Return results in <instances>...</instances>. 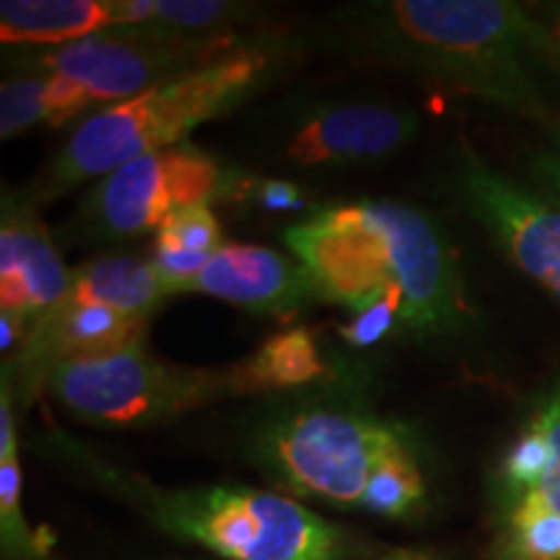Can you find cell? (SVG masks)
Masks as SVG:
<instances>
[{
  "mask_svg": "<svg viewBox=\"0 0 560 560\" xmlns=\"http://www.w3.org/2000/svg\"><path fill=\"white\" fill-rule=\"evenodd\" d=\"M314 296L361 314L392 306L402 327L452 332L470 317L459 265L420 210L395 200L325 208L285 229Z\"/></svg>",
  "mask_w": 560,
  "mask_h": 560,
  "instance_id": "1",
  "label": "cell"
},
{
  "mask_svg": "<svg viewBox=\"0 0 560 560\" xmlns=\"http://www.w3.org/2000/svg\"><path fill=\"white\" fill-rule=\"evenodd\" d=\"M376 45L470 96L545 117L535 58L552 34L506 0H392L366 9Z\"/></svg>",
  "mask_w": 560,
  "mask_h": 560,
  "instance_id": "2",
  "label": "cell"
},
{
  "mask_svg": "<svg viewBox=\"0 0 560 560\" xmlns=\"http://www.w3.org/2000/svg\"><path fill=\"white\" fill-rule=\"evenodd\" d=\"M257 450L265 470L306 499L387 520H405L425 503V475L412 441L363 410H293L262 433Z\"/></svg>",
  "mask_w": 560,
  "mask_h": 560,
  "instance_id": "3",
  "label": "cell"
},
{
  "mask_svg": "<svg viewBox=\"0 0 560 560\" xmlns=\"http://www.w3.org/2000/svg\"><path fill=\"white\" fill-rule=\"evenodd\" d=\"M272 70V50L242 45L210 66L164 81L86 117L45 174V192L107 177L132 159L172 149L202 122L247 100Z\"/></svg>",
  "mask_w": 560,
  "mask_h": 560,
  "instance_id": "4",
  "label": "cell"
},
{
  "mask_svg": "<svg viewBox=\"0 0 560 560\" xmlns=\"http://www.w3.org/2000/svg\"><path fill=\"white\" fill-rule=\"evenodd\" d=\"M143 509L170 535L221 560H342L350 540L289 495L270 490L206 486L145 490Z\"/></svg>",
  "mask_w": 560,
  "mask_h": 560,
  "instance_id": "5",
  "label": "cell"
},
{
  "mask_svg": "<svg viewBox=\"0 0 560 560\" xmlns=\"http://www.w3.org/2000/svg\"><path fill=\"white\" fill-rule=\"evenodd\" d=\"M47 392L86 423L143 429L257 389L244 361L229 369L177 366L153 359L138 342L102 359L66 363L50 376Z\"/></svg>",
  "mask_w": 560,
  "mask_h": 560,
  "instance_id": "6",
  "label": "cell"
},
{
  "mask_svg": "<svg viewBox=\"0 0 560 560\" xmlns=\"http://www.w3.org/2000/svg\"><path fill=\"white\" fill-rule=\"evenodd\" d=\"M244 42L219 39H164L120 26L94 37L45 47L24 55V73H58L75 81L94 96V102H125L159 83L179 79L226 58Z\"/></svg>",
  "mask_w": 560,
  "mask_h": 560,
  "instance_id": "7",
  "label": "cell"
},
{
  "mask_svg": "<svg viewBox=\"0 0 560 560\" xmlns=\"http://www.w3.org/2000/svg\"><path fill=\"white\" fill-rule=\"evenodd\" d=\"M226 185L219 161L190 145L145 153L102 177L83 202L86 221L107 236L159 231L182 208L219 200Z\"/></svg>",
  "mask_w": 560,
  "mask_h": 560,
  "instance_id": "8",
  "label": "cell"
},
{
  "mask_svg": "<svg viewBox=\"0 0 560 560\" xmlns=\"http://www.w3.org/2000/svg\"><path fill=\"white\" fill-rule=\"evenodd\" d=\"M149 322L151 317H138V314L112 310L107 304L66 293V299L32 322L19 353L13 355L9 380L13 395L21 405L34 402L60 366L102 359V355L138 346L145 338Z\"/></svg>",
  "mask_w": 560,
  "mask_h": 560,
  "instance_id": "9",
  "label": "cell"
},
{
  "mask_svg": "<svg viewBox=\"0 0 560 560\" xmlns=\"http://www.w3.org/2000/svg\"><path fill=\"white\" fill-rule=\"evenodd\" d=\"M462 195L511 262L560 304V208L490 170L472 151L462 156Z\"/></svg>",
  "mask_w": 560,
  "mask_h": 560,
  "instance_id": "10",
  "label": "cell"
},
{
  "mask_svg": "<svg viewBox=\"0 0 560 560\" xmlns=\"http://www.w3.org/2000/svg\"><path fill=\"white\" fill-rule=\"evenodd\" d=\"M418 132L410 109L387 104H338L304 120L285 153L301 166L361 164L402 149Z\"/></svg>",
  "mask_w": 560,
  "mask_h": 560,
  "instance_id": "11",
  "label": "cell"
},
{
  "mask_svg": "<svg viewBox=\"0 0 560 560\" xmlns=\"http://www.w3.org/2000/svg\"><path fill=\"white\" fill-rule=\"evenodd\" d=\"M70 272L55 249L50 231L19 202L5 200L0 226V310L37 319L70 291Z\"/></svg>",
  "mask_w": 560,
  "mask_h": 560,
  "instance_id": "12",
  "label": "cell"
},
{
  "mask_svg": "<svg viewBox=\"0 0 560 560\" xmlns=\"http://www.w3.org/2000/svg\"><path fill=\"white\" fill-rule=\"evenodd\" d=\"M187 291L270 314L296 312L314 296L312 280L299 260L257 244H223L182 293Z\"/></svg>",
  "mask_w": 560,
  "mask_h": 560,
  "instance_id": "13",
  "label": "cell"
},
{
  "mask_svg": "<svg viewBox=\"0 0 560 560\" xmlns=\"http://www.w3.org/2000/svg\"><path fill=\"white\" fill-rule=\"evenodd\" d=\"M499 493L503 509L532 503L560 514V382L535 405L509 446L501 462Z\"/></svg>",
  "mask_w": 560,
  "mask_h": 560,
  "instance_id": "14",
  "label": "cell"
},
{
  "mask_svg": "<svg viewBox=\"0 0 560 560\" xmlns=\"http://www.w3.org/2000/svg\"><path fill=\"white\" fill-rule=\"evenodd\" d=\"M125 26V0H3V45L60 47Z\"/></svg>",
  "mask_w": 560,
  "mask_h": 560,
  "instance_id": "15",
  "label": "cell"
},
{
  "mask_svg": "<svg viewBox=\"0 0 560 560\" xmlns=\"http://www.w3.org/2000/svg\"><path fill=\"white\" fill-rule=\"evenodd\" d=\"M94 104V96L58 73H19L0 89V136L13 138L34 125L60 128Z\"/></svg>",
  "mask_w": 560,
  "mask_h": 560,
  "instance_id": "16",
  "label": "cell"
},
{
  "mask_svg": "<svg viewBox=\"0 0 560 560\" xmlns=\"http://www.w3.org/2000/svg\"><path fill=\"white\" fill-rule=\"evenodd\" d=\"M68 293L138 317H151L159 301L170 296L153 262L140 257H102L81 265L70 276Z\"/></svg>",
  "mask_w": 560,
  "mask_h": 560,
  "instance_id": "17",
  "label": "cell"
},
{
  "mask_svg": "<svg viewBox=\"0 0 560 560\" xmlns=\"http://www.w3.org/2000/svg\"><path fill=\"white\" fill-rule=\"evenodd\" d=\"M221 247V223L213 210L208 206L182 208L159 226L151 262L172 296L185 291V285Z\"/></svg>",
  "mask_w": 560,
  "mask_h": 560,
  "instance_id": "18",
  "label": "cell"
},
{
  "mask_svg": "<svg viewBox=\"0 0 560 560\" xmlns=\"http://www.w3.org/2000/svg\"><path fill=\"white\" fill-rule=\"evenodd\" d=\"M244 363L257 392L301 387L325 374V359L306 327H289L270 335Z\"/></svg>",
  "mask_w": 560,
  "mask_h": 560,
  "instance_id": "19",
  "label": "cell"
},
{
  "mask_svg": "<svg viewBox=\"0 0 560 560\" xmlns=\"http://www.w3.org/2000/svg\"><path fill=\"white\" fill-rule=\"evenodd\" d=\"M11 382L3 374L0 387V532L9 556H32L34 540L21 514V465L16 420H13Z\"/></svg>",
  "mask_w": 560,
  "mask_h": 560,
  "instance_id": "20",
  "label": "cell"
},
{
  "mask_svg": "<svg viewBox=\"0 0 560 560\" xmlns=\"http://www.w3.org/2000/svg\"><path fill=\"white\" fill-rule=\"evenodd\" d=\"M503 516L509 556L516 560H560V514L532 503H516L503 509Z\"/></svg>",
  "mask_w": 560,
  "mask_h": 560,
  "instance_id": "21",
  "label": "cell"
},
{
  "mask_svg": "<svg viewBox=\"0 0 560 560\" xmlns=\"http://www.w3.org/2000/svg\"><path fill=\"white\" fill-rule=\"evenodd\" d=\"M395 327H402L400 314L392 310V306H374V310L355 314L353 322L340 327V335L350 346H374L376 340H382Z\"/></svg>",
  "mask_w": 560,
  "mask_h": 560,
  "instance_id": "22",
  "label": "cell"
},
{
  "mask_svg": "<svg viewBox=\"0 0 560 560\" xmlns=\"http://www.w3.org/2000/svg\"><path fill=\"white\" fill-rule=\"evenodd\" d=\"M535 179L542 187V198L560 208V132L550 145L535 159Z\"/></svg>",
  "mask_w": 560,
  "mask_h": 560,
  "instance_id": "23",
  "label": "cell"
},
{
  "mask_svg": "<svg viewBox=\"0 0 560 560\" xmlns=\"http://www.w3.org/2000/svg\"><path fill=\"white\" fill-rule=\"evenodd\" d=\"M260 202L265 208H272V210L299 208L301 192L293 185H289V182H265L262 192H260Z\"/></svg>",
  "mask_w": 560,
  "mask_h": 560,
  "instance_id": "24",
  "label": "cell"
},
{
  "mask_svg": "<svg viewBox=\"0 0 560 560\" xmlns=\"http://www.w3.org/2000/svg\"><path fill=\"white\" fill-rule=\"evenodd\" d=\"M21 325H24V319L13 317V314H3L0 317V327H3V342H0V348H3V353H9V350L19 346Z\"/></svg>",
  "mask_w": 560,
  "mask_h": 560,
  "instance_id": "25",
  "label": "cell"
},
{
  "mask_svg": "<svg viewBox=\"0 0 560 560\" xmlns=\"http://www.w3.org/2000/svg\"><path fill=\"white\" fill-rule=\"evenodd\" d=\"M371 560H433V558L429 552H420V550H395V552H387V556L371 558Z\"/></svg>",
  "mask_w": 560,
  "mask_h": 560,
  "instance_id": "26",
  "label": "cell"
},
{
  "mask_svg": "<svg viewBox=\"0 0 560 560\" xmlns=\"http://www.w3.org/2000/svg\"><path fill=\"white\" fill-rule=\"evenodd\" d=\"M552 50H556L558 60H560V24L556 26V34H552Z\"/></svg>",
  "mask_w": 560,
  "mask_h": 560,
  "instance_id": "27",
  "label": "cell"
},
{
  "mask_svg": "<svg viewBox=\"0 0 560 560\" xmlns=\"http://www.w3.org/2000/svg\"><path fill=\"white\" fill-rule=\"evenodd\" d=\"M501 560H516L514 556H509V552H503V558Z\"/></svg>",
  "mask_w": 560,
  "mask_h": 560,
  "instance_id": "28",
  "label": "cell"
}]
</instances>
